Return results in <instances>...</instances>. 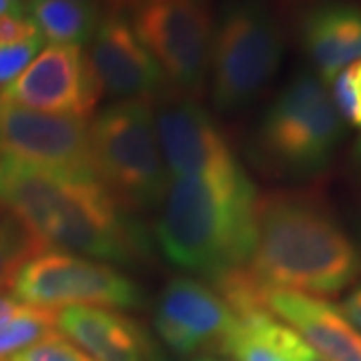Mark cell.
Listing matches in <instances>:
<instances>
[{
    "mask_svg": "<svg viewBox=\"0 0 361 361\" xmlns=\"http://www.w3.org/2000/svg\"><path fill=\"white\" fill-rule=\"evenodd\" d=\"M0 201L42 249L130 265L147 237L94 177H73L0 157Z\"/></svg>",
    "mask_w": 361,
    "mask_h": 361,
    "instance_id": "cell-1",
    "label": "cell"
},
{
    "mask_svg": "<svg viewBox=\"0 0 361 361\" xmlns=\"http://www.w3.org/2000/svg\"><path fill=\"white\" fill-rule=\"evenodd\" d=\"M249 273L265 289L336 295L361 279V249L322 197L259 195Z\"/></svg>",
    "mask_w": 361,
    "mask_h": 361,
    "instance_id": "cell-2",
    "label": "cell"
},
{
    "mask_svg": "<svg viewBox=\"0 0 361 361\" xmlns=\"http://www.w3.org/2000/svg\"><path fill=\"white\" fill-rule=\"evenodd\" d=\"M257 187L241 165L169 179L155 225L171 265L215 281L247 267L255 241Z\"/></svg>",
    "mask_w": 361,
    "mask_h": 361,
    "instance_id": "cell-3",
    "label": "cell"
},
{
    "mask_svg": "<svg viewBox=\"0 0 361 361\" xmlns=\"http://www.w3.org/2000/svg\"><path fill=\"white\" fill-rule=\"evenodd\" d=\"M345 123L327 85L315 73H299L267 106L255 135L259 165L285 179H310L334 159Z\"/></svg>",
    "mask_w": 361,
    "mask_h": 361,
    "instance_id": "cell-4",
    "label": "cell"
},
{
    "mask_svg": "<svg viewBox=\"0 0 361 361\" xmlns=\"http://www.w3.org/2000/svg\"><path fill=\"white\" fill-rule=\"evenodd\" d=\"M94 175L127 213L161 205L169 175L159 149L153 103L115 101L89 123Z\"/></svg>",
    "mask_w": 361,
    "mask_h": 361,
    "instance_id": "cell-5",
    "label": "cell"
},
{
    "mask_svg": "<svg viewBox=\"0 0 361 361\" xmlns=\"http://www.w3.org/2000/svg\"><path fill=\"white\" fill-rule=\"evenodd\" d=\"M283 52V30L263 0H227L213 25V104L221 113L249 106L275 78Z\"/></svg>",
    "mask_w": 361,
    "mask_h": 361,
    "instance_id": "cell-6",
    "label": "cell"
},
{
    "mask_svg": "<svg viewBox=\"0 0 361 361\" xmlns=\"http://www.w3.org/2000/svg\"><path fill=\"white\" fill-rule=\"evenodd\" d=\"M13 297L39 310H65L75 305L106 310H141L145 291L113 265L44 249L30 257L14 275Z\"/></svg>",
    "mask_w": 361,
    "mask_h": 361,
    "instance_id": "cell-7",
    "label": "cell"
},
{
    "mask_svg": "<svg viewBox=\"0 0 361 361\" xmlns=\"http://www.w3.org/2000/svg\"><path fill=\"white\" fill-rule=\"evenodd\" d=\"M213 25L209 6L195 0H141L130 8V26L169 87L195 99L209 77Z\"/></svg>",
    "mask_w": 361,
    "mask_h": 361,
    "instance_id": "cell-8",
    "label": "cell"
},
{
    "mask_svg": "<svg viewBox=\"0 0 361 361\" xmlns=\"http://www.w3.org/2000/svg\"><path fill=\"white\" fill-rule=\"evenodd\" d=\"M0 157L73 177H94L89 121L0 103Z\"/></svg>",
    "mask_w": 361,
    "mask_h": 361,
    "instance_id": "cell-9",
    "label": "cell"
},
{
    "mask_svg": "<svg viewBox=\"0 0 361 361\" xmlns=\"http://www.w3.org/2000/svg\"><path fill=\"white\" fill-rule=\"evenodd\" d=\"M153 121L169 179L221 173L241 165L225 133L195 97L169 87L153 101Z\"/></svg>",
    "mask_w": 361,
    "mask_h": 361,
    "instance_id": "cell-10",
    "label": "cell"
},
{
    "mask_svg": "<svg viewBox=\"0 0 361 361\" xmlns=\"http://www.w3.org/2000/svg\"><path fill=\"white\" fill-rule=\"evenodd\" d=\"M87 52L77 44H49L0 92V103L51 115L89 118L101 101Z\"/></svg>",
    "mask_w": 361,
    "mask_h": 361,
    "instance_id": "cell-11",
    "label": "cell"
},
{
    "mask_svg": "<svg viewBox=\"0 0 361 361\" xmlns=\"http://www.w3.org/2000/svg\"><path fill=\"white\" fill-rule=\"evenodd\" d=\"M237 315L225 299L203 281L179 275L169 279L157 299V336L180 357L217 348L231 331Z\"/></svg>",
    "mask_w": 361,
    "mask_h": 361,
    "instance_id": "cell-12",
    "label": "cell"
},
{
    "mask_svg": "<svg viewBox=\"0 0 361 361\" xmlns=\"http://www.w3.org/2000/svg\"><path fill=\"white\" fill-rule=\"evenodd\" d=\"M85 52L103 97L153 103L169 89L161 66L121 13H109L101 18Z\"/></svg>",
    "mask_w": 361,
    "mask_h": 361,
    "instance_id": "cell-13",
    "label": "cell"
},
{
    "mask_svg": "<svg viewBox=\"0 0 361 361\" xmlns=\"http://www.w3.org/2000/svg\"><path fill=\"white\" fill-rule=\"evenodd\" d=\"M263 305L327 361H361V331L334 303L263 287Z\"/></svg>",
    "mask_w": 361,
    "mask_h": 361,
    "instance_id": "cell-14",
    "label": "cell"
},
{
    "mask_svg": "<svg viewBox=\"0 0 361 361\" xmlns=\"http://www.w3.org/2000/svg\"><path fill=\"white\" fill-rule=\"evenodd\" d=\"M56 329L90 361H149L159 351L142 325L106 307H65Z\"/></svg>",
    "mask_w": 361,
    "mask_h": 361,
    "instance_id": "cell-15",
    "label": "cell"
},
{
    "mask_svg": "<svg viewBox=\"0 0 361 361\" xmlns=\"http://www.w3.org/2000/svg\"><path fill=\"white\" fill-rule=\"evenodd\" d=\"M301 49L317 77L329 85L339 71L361 61V6L348 0H323L303 14Z\"/></svg>",
    "mask_w": 361,
    "mask_h": 361,
    "instance_id": "cell-16",
    "label": "cell"
},
{
    "mask_svg": "<svg viewBox=\"0 0 361 361\" xmlns=\"http://www.w3.org/2000/svg\"><path fill=\"white\" fill-rule=\"evenodd\" d=\"M28 16L51 44L77 47L89 44L103 18L94 0H30Z\"/></svg>",
    "mask_w": 361,
    "mask_h": 361,
    "instance_id": "cell-17",
    "label": "cell"
},
{
    "mask_svg": "<svg viewBox=\"0 0 361 361\" xmlns=\"http://www.w3.org/2000/svg\"><path fill=\"white\" fill-rule=\"evenodd\" d=\"M56 331V313L23 305L11 315L0 317V361Z\"/></svg>",
    "mask_w": 361,
    "mask_h": 361,
    "instance_id": "cell-18",
    "label": "cell"
},
{
    "mask_svg": "<svg viewBox=\"0 0 361 361\" xmlns=\"http://www.w3.org/2000/svg\"><path fill=\"white\" fill-rule=\"evenodd\" d=\"M237 317L245 323L255 336L261 337L265 343H269L275 351H279L287 361H327L315 349L310 348L289 325L279 322L265 307H259Z\"/></svg>",
    "mask_w": 361,
    "mask_h": 361,
    "instance_id": "cell-19",
    "label": "cell"
},
{
    "mask_svg": "<svg viewBox=\"0 0 361 361\" xmlns=\"http://www.w3.org/2000/svg\"><path fill=\"white\" fill-rule=\"evenodd\" d=\"M44 251L11 215L0 217V287H11L14 275L30 257Z\"/></svg>",
    "mask_w": 361,
    "mask_h": 361,
    "instance_id": "cell-20",
    "label": "cell"
},
{
    "mask_svg": "<svg viewBox=\"0 0 361 361\" xmlns=\"http://www.w3.org/2000/svg\"><path fill=\"white\" fill-rule=\"evenodd\" d=\"M219 351L233 361H287L279 351L255 336L239 317L231 331L221 341Z\"/></svg>",
    "mask_w": 361,
    "mask_h": 361,
    "instance_id": "cell-21",
    "label": "cell"
},
{
    "mask_svg": "<svg viewBox=\"0 0 361 361\" xmlns=\"http://www.w3.org/2000/svg\"><path fill=\"white\" fill-rule=\"evenodd\" d=\"M331 85V101L343 123L361 129V61L339 71Z\"/></svg>",
    "mask_w": 361,
    "mask_h": 361,
    "instance_id": "cell-22",
    "label": "cell"
},
{
    "mask_svg": "<svg viewBox=\"0 0 361 361\" xmlns=\"http://www.w3.org/2000/svg\"><path fill=\"white\" fill-rule=\"evenodd\" d=\"M8 361H90L80 349L61 334H51L40 341L14 353Z\"/></svg>",
    "mask_w": 361,
    "mask_h": 361,
    "instance_id": "cell-23",
    "label": "cell"
},
{
    "mask_svg": "<svg viewBox=\"0 0 361 361\" xmlns=\"http://www.w3.org/2000/svg\"><path fill=\"white\" fill-rule=\"evenodd\" d=\"M42 49V39L18 42V44H0V85H11L30 61Z\"/></svg>",
    "mask_w": 361,
    "mask_h": 361,
    "instance_id": "cell-24",
    "label": "cell"
},
{
    "mask_svg": "<svg viewBox=\"0 0 361 361\" xmlns=\"http://www.w3.org/2000/svg\"><path fill=\"white\" fill-rule=\"evenodd\" d=\"M42 39L39 28L26 13L0 14V44H18Z\"/></svg>",
    "mask_w": 361,
    "mask_h": 361,
    "instance_id": "cell-25",
    "label": "cell"
},
{
    "mask_svg": "<svg viewBox=\"0 0 361 361\" xmlns=\"http://www.w3.org/2000/svg\"><path fill=\"white\" fill-rule=\"evenodd\" d=\"M341 313L361 331V285H357L341 303Z\"/></svg>",
    "mask_w": 361,
    "mask_h": 361,
    "instance_id": "cell-26",
    "label": "cell"
},
{
    "mask_svg": "<svg viewBox=\"0 0 361 361\" xmlns=\"http://www.w3.org/2000/svg\"><path fill=\"white\" fill-rule=\"evenodd\" d=\"M20 307H23V303H20V301H16L13 295L4 293V291L0 289V317L11 315V313L18 311Z\"/></svg>",
    "mask_w": 361,
    "mask_h": 361,
    "instance_id": "cell-27",
    "label": "cell"
},
{
    "mask_svg": "<svg viewBox=\"0 0 361 361\" xmlns=\"http://www.w3.org/2000/svg\"><path fill=\"white\" fill-rule=\"evenodd\" d=\"M97 2H103L109 13H123V11H130L141 0H97Z\"/></svg>",
    "mask_w": 361,
    "mask_h": 361,
    "instance_id": "cell-28",
    "label": "cell"
},
{
    "mask_svg": "<svg viewBox=\"0 0 361 361\" xmlns=\"http://www.w3.org/2000/svg\"><path fill=\"white\" fill-rule=\"evenodd\" d=\"M8 13H25L23 2H18V0H0V14Z\"/></svg>",
    "mask_w": 361,
    "mask_h": 361,
    "instance_id": "cell-29",
    "label": "cell"
},
{
    "mask_svg": "<svg viewBox=\"0 0 361 361\" xmlns=\"http://www.w3.org/2000/svg\"><path fill=\"white\" fill-rule=\"evenodd\" d=\"M149 361H179V360H167V357H163V353H161V351H157L155 355H153ZM191 361H199V360H191Z\"/></svg>",
    "mask_w": 361,
    "mask_h": 361,
    "instance_id": "cell-30",
    "label": "cell"
},
{
    "mask_svg": "<svg viewBox=\"0 0 361 361\" xmlns=\"http://www.w3.org/2000/svg\"><path fill=\"white\" fill-rule=\"evenodd\" d=\"M355 231H357V239H360V249H361V217L360 221H357V229H355Z\"/></svg>",
    "mask_w": 361,
    "mask_h": 361,
    "instance_id": "cell-31",
    "label": "cell"
},
{
    "mask_svg": "<svg viewBox=\"0 0 361 361\" xmlns=\"http://www.w3.org/2000/svg\"><path fill=\"white\" fill-rule=\"evenodd\" d=\"M4 213H6V211H4V205H2V201H0V217H4Z\"/></svg>",
    "mask_w": 361,
    "mask_h": 361,
    "instance_id": "cell-32",
    "label": "cell"
},
{
    "mask_svg": "<svg viewBox=\"0 0 361 361\" xmlns=\"http://www.w3.org/2000/svg\"><path fill=\"white\" fill-rule=\"evenodd\" d=\"M199 361H223V360H215V357H201Z\"/></svg>",
    "mask_w": 361,
    "mask_h": 361,
    "instance_id": "cell-33",
    "label": "cell"
},
{
    "mask_svg": "<svg viewBox=\"0 0 361 361\" xmlns=\"http://www.w3.org/2000/svg\"><path fill=\"white\" fill-rule=\"evenodd\" d=\"M357 159H360V163H361V141L360 145H357Z\"/></svg>",
    "mask_w": 361,
    "mask_h": 361,
    "instance_id": "cell-34",
    "label": "cell"
},
{
    "mask_svg": "<svg viewBox=\"0 0 361 361\" xmlns=\"http://www.w3.org/2000/svg\"><path fill=\"white\" fill-rule=\"evenodd\" d=\"M195 2H201V4H209V0H195Z\"/></svg>",
    "mask_w": 361,
    "mask_h": 361,
    "instance_id": "cell-35",
    "label": "cell"
},
{
    "mask_svg": "<svg viewBox=\"0 0 361 361\" xmlns=\"http://www.w3.org/2000/svg\"><path fill=\"white\" fill-rule=\"evenodd\" d=\"M18 2H20V0H18Z\"/></svg>",
    "mask_w": 361,
    "mask_h": 361,
    "instance_id": "cell-36",
    "label": "cell"
},
{
    "mask_svg": "<svg viewBox=\"0 0 361 361\" xmlns=\"http://www.w3.org/2000/svg\"><path fill=\"white\" fill-rule=\"evenodd\" d=\"M94 2H97V0H94Z\"/></svg>",
    "mask_w": 361,
    "mask_h": 361,
    "instance_id": "cell-37",
    "label": "cell"
}]
</instances>
